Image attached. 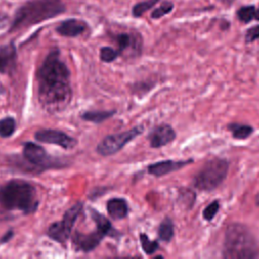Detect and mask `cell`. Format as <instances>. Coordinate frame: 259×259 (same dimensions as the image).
Listing matches in <instances>:
<instances>
[{"instance_id": "6da1fadb", "label": "cell", "mask_w": 259, "mask_h": 259, "mask_svg": "<svg viewBox=\"0 0 259 259\" xmlns=\"http://www.w3.org/2000/svg\"><path fill=\"white\" fill-rule=\"evenodd\" d=\"M37 82L38 101L46 111L56 113L67 108L72 100L70 71L58 48L44 59L37 71Z\"/></svg>"}, {"instance_id": "7a4b0ae2", "label": "cell", "mask_w": 259, "mask_h": 259, "mask_svg": "<svg viewBox=\"0 0 259 259\" xmlns=\"http://www.w3.org/2000/svg\"><path fill=\"white\" fill-rule=\"evenodd\" d=\"M39 201L35 187L22 179H12L0 186V207L24 214L32 213L38 207Z\"/></svg>"}, {"instance_id": "3957f363", "label": "cell", "mask_w": 259, "mask_h": 259, "mask_svg": "<svg viewBox=\"0 0 259 259\" xmlns=\"http://www.w3.org/2000/svg\"><path fill=\"white\" fill-rule=\"evenodd\" d=\"M65 11L66 5L63 0H27L16 9L9 31L40 23Z\"/></svg>"}, {"instance_id": "277c9868", "label": "cell", "mask_w": 259, "mask_h": 259, "mask_svg": "<svg viewBox=\"0 0 259 259\" xmlns=\"http://www.w3.org/2000/svg\"><path fill=\"white\" fill-rule=\"evenodd\" d=\"M256 240L249 229L239 223L228 226L225 233L223 256L228 259H252L258 256Z\"/></svg>"}, {"instance_id": "5b68a950", "label": "cell", "mask_w": 259, "mask_h": 259, "mask_svg": "<svg viewBox=\"0 0 259 259\" xmlns=\"http://www.w3.org/2000/svg\"><path fill=\"white\" fill-rule=\"evenodd\" d=\"M229 163L225 159H212L206 162L193 179V185L199 190L210 191L217 188L226 178Z\"/></svg>"}, {"instance_id": "8992f818", "label": "cell", "mask_w": 259, "mask_h": 259, "mask_svg": "<svg viewBox=\"0 0 259 259\" xmlns=\"http://www.w3.org/2000/svg\"><path fill=\"white\" fill-rule=\"evenodd\" d=\"M82 209H83L82 202H77L74 205H72L70 208H68L64 213L62 221L55 222L49 227L48 236L52 240L62 245H65L72 235L73 227L78 217L82 212Z\"/></svg>"}, {"instance_id": "52a82bcc", "label": "cell", "mask_w": 259, "mask_h": 259, "mask_svg": "<svg viewBox=\"0 0 259 259\" xmlns=\"http://www.w3.org/2000/svg\"><path fill=\"white\" fill-rule=\"evenodd\" d=\"M143 125H137L126 132L106 136L96 147V151L101 156H110L120 151L127 143L134 140L143 132Z\"/></svg>"}, {"instance_id": "ba28073f", "label": "cell", "mask_w": 259, "mask_h": 259, "mask_svg": "<svg viewBox=\"0 0 259 259\" xmlns=\"http://www.w3.org/2000/svg\"><path fill=\"white\" fill-rule=\"evenodd\" d=\"M22 154L23 158L28 163L40 170L60 168L65 166L63 161H60L59 159L50 156L44 147L32 142H26L23 144Z\"/></svg>"}, {"instance_id": "9c48e42d", "label": "cell", "mask_w": 259, "mask_h": 259, "mask_svg": "<svg viewBox=\"0 0 259 259\" xmlns=\"http://www.w3.org/2000/svg\"><path fill=\"white\" fill-rule=\"evenodd\" d=\"M34 138L40 143L55 144L66 150L73 149L78 143V141L74 137L69 136L65 132L52 128L37 131L34 134Z\"/></svg>"}, {"instance_id": "30bf717a", "label": "cell", "mask_w": 259, "mask_h": 259, "mask_svg": "<svg viewBox=\"0 0 259 259\" xmlns=\"http://www.w3.org/2000/svg\"><path fill=\"white\" fill-rule=\"evenodd\" d=\"M104 237L105 235L97 229L96 231L91 232L89 234L75 232L72 238V242L77 251L90 252L99 245V243Z\"/></svg>"}, {"instance_id": "8fae6325", "label": "cell", "mask_w": 259, "mask_h": 259, "mask_svg": "<svg viewBox=\"0 0 259 259\" xmlns=\"http://www.w3.org/2000/svg\"><path fill=\"white\" fill-rule=\"evenodd\" d=\"M176 137L174 130L169 124H160L155 126L148 135L151 147L160 148L171 143Z\"/></svg>"}, {"instance_id": "7c38bea8", "label": "cell", "mask_w": 259, "mask_h": 259, "mask_svg": "<svg viewBox=\"0 0 259 259\" xmlns=\"http://www.w3.org/2000/svg\"><path fill=\"white\" fill-rule=\"evenodd\" d=\"M17 50L13 41L0 46V73L7 74L16 67Z\"/></svg>"}, {"instance_id": "4fadbf2b", "label": "cell", "mask_w": 259, "mask_h": 259, "mask_svg": "<svg viewBox=\"0 0 259 259\" xmlns=\"http://www.w3.org/2000/svg\"><path fill=\"white\" fill-rule=\"evenodd\" d=\"M192 160H185V161H172V160H166V161H160L154 164H151L148 166V172L154 176L160 177L166 174H169L173 171L179 170L182 167H185L186 165L190 164Z\"/></svg>"}, {"instance_id": "5bb4252c", "label": "cell", "mask_w": 259, "mask_h": 259, "mask_svg": "<svg viewBox=\"0 0 259 259\" xmlns=\"http://www.w3.org/2000/svg\"><path fill=\"white\" fill-rule=\"evenodd\" d=\"M87 29V24L77 18H69L62 21L56 28V31L66 37H76Z\"/></svg>"}, {"instance_id": "9a60e30c", "label": "cell", "mask_w": 259, "mask_h": 259, "mask_svg": "<svg viewBox=\"0 0 259 259\" xmlns=\"http://www.w3.org/2000/svg\"><path fill=\"white\" fill-rule=\"evenodd\" d=\"M107 212L110 215V218L114 220H121L127 215L128 206L127 202L123 198H111L106 203Z\"/></svg>"}, {"instance_id": "2e32d148", "label": "cell", "mask_w": 259, "mask_h": 259, "mask_svg": "<svg viewBox=\"0 0 259 259\" xmlns=\"http://www.w3.org/2000/svg\"><path fill=\"white\" fill-rule=\"evenodd\" d=\"M90 214L97 227V230H99L105 236H114L116 234V232L113 230L111 226V223L103 214H101L94 208L90 209Z\"/></svg>"}, {"instance_id": "e0dca14e", "label": "cell", "mask_w": 259, "mask_h": 259, "mask_svg": "<svg viewBox=\"0 0 259 259\" xmlns=\"http://www.w3.org/2000/svg\"><path fill=\"white\" fill-rule=\"evenodd\" d=\"M115 113V110H90V111H85L82 113L81 117L84 120L91 121L94 123H100L104 121L105 119L109 118Z\"/></svg>"}, {"instance_id": "ac0fdd59", "label": "cell", "mask_w": 259, "mask_h": 259, "mask_svg": "<svg viewBox=\"0 0 259 259\" xmlns=\"http://www.w3.org/2000/svg\"><path fill=\"white\" fill-rule=\"evenodd\" d=\"M16 130V121L12 116H6L0 119V137L9 138Z\"/></svg>"}, {"instance_id": "d6986e66", "label": "cell", "mask_w": 259, "mask_h": 259, "mask_svg": "<svg viewBox=\"0 0 259 259\" xmlns=\"http://www.w3.org/2000/svg\"><path fill=\"white\" fill-rule=\"evenodd\" d=\"M158 234H159L160 240L165 241V242L171 241V239H172L173 236H174V228H173V223L171 222L170 219L166 218V219L160 224Z\"/></svg>"}, {"instance_id": "ffe728a7", "label": "cell", "mask_w": 259, "mask_h": 259, "mask_svg": "<svg viewBox=\"0 0 259 259\" xmlns=\"http://www.w3.org/2000/svg\"><path fill=\"white\" fill-rule=\"evenodd\" d=\"M230 131L233 134V137L236 139L244 140L248 138L253 133V127L248 124H240V123H232L229 125Z\"/></svg>"}, {"instance_id": "44dd1931", "label": "cell", "mask_w": 259, "mask_h": 259, "mask_svg": "<svg viewBox=\"0 0 259 259\" xmlns=\"http://www.w3.org/2000/svg\"><path fill=\"white\" fill-rule=\"evenodd\" d=\"M115 40L118 46V52L121 53L126 50L132 45L135 46L136 42H140V39L137 38L135 35H131L127 33H119L115 36Z\"/></svg>"}, {"instance_id": "7402d4cb", "label": "cell", "mask_w": 259, "mask_h": 259, "mask_svg": "<svg viewBox=\"0 0 259 259\" xmlns=\"http://www.w3.org/2000/svg\"><path fill=\"white\" fill-rule=\"evenodd\" d=\"M255 11L256 8L254 5H248V6H243L238 9L237 11V16L240 21L244 23L250 22L252 19L255 17Z\"/></svg>"}, {"instance_id": "603a6c76", "label": "cell", "mask_w": 259, "mask_h": 259, "mask_svg": "<svg viewBox=\"0 0 259 259\" xmlns=\"http://www.w3.org/2000/svg\"><path fill=\"white\" fill-rule=\"evenodd\" d=\"M159 0H146V1H142V2H139L137 3L133 9H132V12H133V15L135 17H139L141 15H143L146 11H148L150 8H152L155 4L158 3Z\"/></svg>"}, {"instance_id": "cb8c5ba5", "label": "cell", "mask_w": 259, "mask_h": 259, "mask_svg": "<svg viewBox=\"0 0 259 259\" xmlns=\"http://www.w3.org/2000/svg\"><path fill=\"white\" fill-rule=\"evenodd\" d=\"M174 5L172 2L170 1H165L163 3L160 4V6H158L157 8H155L152 13H151V17L153 19H158V18H161L162 16L168 14L169 12H171V10L173 9Z\"/></svg>"}, {"instance_id": "d4e9b609", "label": "cell", "mask_w": 259, "mask_h": 259, "mask_svg": "<svg viewBox=\"0 0 259 259\" xmlns=\"http://www.w3.org/2000/svg\"><path fill=\"white\" fill-rule=\"evenodd\" d=\"M119 54L120 53L118 52V50H114L110 47H103L100 49L99 57L102 62L110 63V62H113L119 56Z\"/></svg>"}, {"instance_id": "484cf974", "label": "cell", "mask_w": 259, "mask_h": 259, "mask_svg": "<svg viewBox=\"0 0 259 259\" xmlns=\"http://www.w3.org/2000/svg\"><path fill=\"white\" fill-rule=\"evenodd\" d=\"M140 240H141V245L144 250V252L148 255L153 254L159 247V244L157 241H151L146 234H141L140 235Z\"/></svg>"}, {"instance_id": "4316f807", "label": "cell", "mask_w": 259, "mask_h": 259, "mask_svg": "<svg viewBox=\"0 0 259 259\" xmlns=\"http://www.w3.org/2000/svg\"><path fill=\"white\" fill-rule=\"evenodd\" d=\"M220 208V204L219 202L215 200V201H212L210 204H208L203 212H202V215H203V219L206 220V221H211L213 219V217L217 214L218 210Z\"/></svg>"}, {"instance_id": "83f0119b", "label": "cell", "mask_w": 259, "mask_h": 259, "mask_svg": "<svg viewBox=\"0 0 259 259\" xmlns=\"http://www.w3.org/2000/svg\"><path fill=\"white\" fill-rule=\"evenodd\" d=\"M259 38V25H255L250 27L245 34V40L246 42L250 44L256 39Z\"/></svg>"}, {"instance_id": "f1b7e54d", "label": "cell", "mask_w": 259, "mask_h": 259, "mask_svg": "<svg viewBox=\"0 0 259 259\" xmlns=\"http://www.w3.org/2000/svg\"><path fill=\"white\" fill-rule=\"evenodd\" d=\"M13 235H14V232H13L12 230L6 232V233L2 236V238L0 239V244H5V243H7L8 241H10V240L12 239Z\"/></svg>"}, {"instance_id": "f546056e", "label": "cell", "mask_w": 259, "mask_h": 259, "mask_svg": "<svg viewBox=\"0 0 259 259\" xmlns=\"http://www.w3.org/2000/svg\"><path fill=\"white\" fill-rule=\"evenodd\" d=\"M222 3H224V4H226V5H230V4H232L235 0H220Z\"/></svg>"}, {"instance_id": "4dcf8cb0", "label": "cell", "mask_w": 259, "mask_h": 259, "mask_svg": "<svg viewBox=\"0 0 259 259\" xmlns=\"http://www.w3.org/2000/svg\"><path fill=\"white\" fill-rule=\"evenodd\" d=\"M256 20L259 21V7L256 8V11H255V17H254Z\"/></svg>"}, {"instance_id": "1f68e13d", "label": "cell", "mask_w": 259, "mask_h": 259, "mask_svg": "<svg viewBox=\"0 0 259 259\" xmlns=\"http://www.w3.org/2000/svg\"><path fill=\"white\" fill-rule=\"evenodd\" d=\"M256 202H257V204L259 205V194H258V196H257V198H256Z\"/></svg>"}]
</instances>
